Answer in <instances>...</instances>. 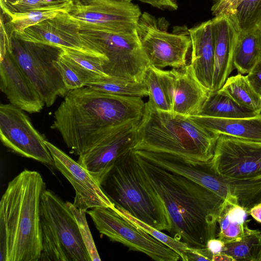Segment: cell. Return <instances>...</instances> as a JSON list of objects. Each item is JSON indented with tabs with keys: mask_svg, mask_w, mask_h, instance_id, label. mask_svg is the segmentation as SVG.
Masks as SVG:
<instances>
[{
	"mask_svg": "<svg viewBox=\"0 0 261 261\" xmlns=\"http://www.w3.org/2000/svg\"><path fill=\"white\" fill-rule=\"evenodd\" d=\"M145 103L141 97L109 94L85 86L68 91L54 113L51 128L79 156L116 127L140 121Z\"/></svg>",
	"mask_w": 261,
	"mask_h": 261,
	"instance_id": "1",
	"label": "cell"
},
{
	"mask_svg": "<svg viewBox=\"0 0 261 261\" xmlns=\"http://www.w3.org/2000/svg\"><path fill=\"white\" fill-rule=\"evenodd\" d=\"M135 154L166 208L171 223V236L189 246L205 248L207 241L217 236L218 220L225 200L196 182Z\"/></svg>",
	"mask_w": 261,
	"mask_h": 261,
	"instance_id": "2",
	"label": "cell"
},
{
	"mask_svg": "<svg viewBox=\"0 0 261 261\" xmlns=\"http://www.w3.org/2000/svg\"><path fill=\"white\" fill-rule=\"evenodd\" d=\"M46 184L24 169L8 184L0 202V260L39 261L42 250L40 202Z\"/></svg>",
	"mask_w": 261,
	"mask_h": 261,
	"instance_id": "3",
	"label": "cell"
},
{
	"mask_svg": "<svg viewBox=\"0 0 261 261\" xmlns=\"http://www.w3.org/2000/svg\"><path fill=\"white\" fill-rule=\"evenodd\" d=\"M220 135L190 117L159 110L148 100L137 127L133 149L167 153L206 162L214 155Z\"/></svg>",
	"mask_w": 261,
	"mask_h": 261,
	"instance_id": "4",
	"label": "cell"
},
{
	"mask_svg": "<svg viewBox=\"0 0 261 261\" xmlns=\"http://www.w3.org/2000/svg\"><path fill=\"white\" fill-rule=\"evenodd\" d=\"M99 184L115 207L158 230L169 232L171 223L166 208L133 149L115 163Z\"/></svg>",
	"mask_w": 261,
	"mask_h": 261,
	"instance_id": "5",
	"label": "cell"
},
{
	"mask_svg": "<svg viewBox=\"0 0 261 261\" xmlns=\"http://www.w3.org/2000/svg\"><path fill=\"white\" fill-rule=\"evenodd\" d=\"M41 261H92L76 218L66 203L50 190L40 202Z\"/></svg>",
	"mask_w": 261,
	"mask_h": 261,
	"instance_id": "6",
	"label": "cell"
},
{
	"mask_svg": "<svg viewBox=\"0 0 261 261\" xmlns=\"http://www.w3.org/2000/svg\"><path fill=\"white\" fill-rule=\"evenodd\" d=\"M80 34L85 49L105 60L102 67L107 75L143 82L150 64L137 31L117 34L81 29Z\"/></svg>",
	"mask_w": 261,
	"mask_h": 261,
	"instance_id": "7",
	"label": "cell"
},
{
	"mask_svg": "<svg viewBox=\"0 0 261 261\" xmlns=\"http://www.w3.org/2000/svg\"><path fill=\"white\" fill-rule=\"evenodd\" d=\"M7 50L46 107L51 106L58 96H65L68 92L57 66L62 47L25 41L13 33Z\"/></svg>",
	"mask_w": 261,
	"mask_h": 261,
	"instance_id": "8",
	"label": "cell"
},
{
	"mask_svg": "<svg viewBox=\"0 0 261 261\" xmlns=\"http://www.w3.org/2000/svg\"><path fill=\"white\" fill-rule=\"evenodd\" d=\"M163 18L142 13L136 31L150 66L162 69L179 68L187 65V57L192 47L189 29L176 27L171 33Z\"/></svg>",
	"mask_w": 261,
	"mask_h": 261,
	"instance_id": "9",
	"label": "cell"
},
{
	"mask_svg": "<svg viewBox=\"0 0 261 261\" xmlns=\"http://www.w3.org/2000/svg\"><path fill=\"white\" fill-rule=\"evenodd\" d=\"M86 213L99 232L132 251L143 253L156 261H177L180 256L167 246L120 216L113 208L96 207Z\"/></svg>",
	"mask_w": 261,
	"mask_h": 261,
	"instance_id": "10",
	"label": "cell"
},
{
	"mask_svg": "<svg viewBox=\"0 0 261 261\" xmlns=\"http://www.w3.org/2000/svg\"><path fill=\"white\" fill-rule=\"evenodd\" d=\"M67 12L79 22L80 29L117 34L136 31L142 14L138 5L118 0H89L83 5H73Z\"/></svg>",
	"mask_w": 261,
	"mask_h": 261,
	"instance_id": "11",
	"label": "cell"
},
{
	"mask_svg": "<svg viewBox=\"0 0 261 261\" xmlns=\"http://www.w3.org/2000/svg\"><path fill=\"white\" fill-rule=\"evenodd\" d=\"M0 138L2 143L15 153L55 166L44 137L24 111L11 103L0 105Z\"/></svg>",
	"mask_w": 261,
	"mask_h": 261,
	"instance_id": "12",
	"label": "cell"
},
{
	"mask_svg": "<svg viewBox=\"0 0 261 261\" xmlns=\"http://www.w3.org/2000/svg\"><path fill=\"white\" fill-rule=\"evenodd\" d=\"M218 174L246 180L261 178V142L220 134L210 161Z\"/></svg>",
	"mask_w": 261,
	"mask_h": 261,
	"instance_id": "13",
	"label": "cell"
},
{
	"mask_svg": "<svg viewBox=\"0 0 261 261\" xmlns=\"http://www.w3.org/2000/svg\"><path fill=\"white\" fill-rule=\"evenodd\" d=\"M55 166L67 178L75 192L73 205L87 211L96 207L114 208V204L102 191L99 182L77 162L56 146L45 140Z\"/></svg>",
	"mask_w": 261,
	"mask_h": 261,
	"instance_id": "14",
	"label": "cell"
},
{
	"mask_svg": "<svg viewBox=\"0 0 261 261\" xmlns=\"http://www.w3.org/2000/svg\"><path fill=\"white\" fill-rule=\"evenodd\" d=\"M140 121L116 127L94 147L79 155L77 162L99 183L115 163L133 149Z\"/></svg>",
	"mask_w": 261,
	"mask_h": 261,
	"instance_id": "15",
	"label": "cell"
},
{
	"mask_svg": "<svg viewBox=\"0 0 261 261\" xmlns=\"http://www.w3.org/2000/svg\"><path fill=\"white\" fill-rule=\"evenodd\" d=\"M80 30L79 22L67 12H62L54 17L27 28L22 32L13 34L18 39L25 41L50 44L93 54L85 49Z\"/></svg>",
	"mask_w": 261,
	"mask_h": 261,
	"instance_id": "16",
	"label": "cell"
},
{
	"mask_svg": "<svg viewBox=\"0 0 261 261\" xmlns=\"http://www.w3.org/2000/svg\"><path fill=\"white\" fill-rule=\"evenodd\" d=\"M211 20L215 51L211 92H215L221 88L234 69L233 58L240 30L233 14L219 15Z\"/></svg>",
	"mask_w": 261,
	"mask_h": 261,
	"instance_id": "17",
	"label": "cell"
},
{
	"mask_svg": "<svg viewBox=\"0 0 261 261\" xmlns=\"http://www.w3.org/2000/svg\"><path fill=\"white\" fill-rule=\"evenodd\" d=\"M0 89L11 104L29 113L40 112L45 103L7 51L1 58Z\"/></svg>",
	"mask_w": 261,
	"mask_h": 261,
	"instance_id": "18",
	"label": "cell"
},
{
	"mask_svg": "<svg viewBox=\"0 0 261 261\" xmlns=\"http://www.w3.org/2000/svg\"><path fill=\"white\" fill-rule=\"evenodd\" d=\"M171 70L174 78L172 113L188 117L198 115L210 92L197 81L190 64Z\"/></svg>",
	"mask_w": 261,
	"mask_h": 261,
	"instance_id": "19",
	"label": "cell"
},
{
	"mask_svg": "<svg viewBox=\"0 0 261 261\" xmlns=\"http://www.w3.org/2000/svg\"><path fill=\"white\" fill-rule=\"evenodd\" d=\"M192 51L190 65L200 84L211 92L214 67V39L212 20L189 29Z\"/></svg>",
	"mask_w": 261,
	"mask_h": 261,
	"instance_id": "20",
	"label": "cell"
},
{
	"mask_svg": "<svg viewBox=\"0 0 261 261\" xmlns=\"http://www.w3.org/2000/svg\"><path fill=\"white\" fill-rule=\"evenodd\" d=\"M190 117L216 133L261 142V113L255 117L245 118H221L202 116Z\"/></svg>",
	"mask_w": 261,
	"mask_h": 261,
	"instance_id": "21",
	"label": "cell"
},
{
	"mask_svg": "<svg viewBox=\"0 0 261 261\" xmlns=\"http://www.w3.org/2000/svg\"><path fill=\"white\" fill-rule=\"evenodd\" d=\"M174 78L171 70L149 66L144 83L149 94V100L159 110L172 112V89Z\"/></svg>",
	"mask_w": 261,
	"mask_h": 261,
	"instance_id": "22",
	"label": "cell"
},
{
	"mask_svg": "<svg viewBox=\"0 0 261 261\" xmlns=\"http://www.w3.org/2000/svg\"><path fill=\"white\" fill-rule=\"evenodd\" d=\"M248 211L240 205L225 200L218 224V238L224 243L238 241L253 231L248 227Z\"/></svg>",
	"mask_w": 261,
	"mask_h": 261,
	"instance_id": "23",
	"label": "cell"
},
{
	"mask_svg": "<svg viewBox=\"0 0 261 261\" xmlns=\"http://www.w3.org/2000/svg\"><path fill=\"white\" fill-rule=\"evenodd\" d=\"M259 114L239 105L229 97L215 91L210 92L197 116L221 118H245L255 117Z\"/></svg>",
	"mask_w": 261,
	"mask_h": 261,
	"instance_id": "24",
	"label": "cell"
},
{
	"mask_svg": "<svg viewBox=\"0 0 261 261\" xmlns=\"http://www.w3.org/2000/svg\"><path fill=\"white\" fill-rule=\"evenodd\" d=\"M260 59L259 30L240 32L234 52V68L238 73L248 74Z\"/></svg>",
	"mask_w": 261,
	"mask_h": 261,
	"instance_id": "25",
	"label": "cell"
},
{
	"mask_svg": "<svg viewBox=\"0 0 261 261\" xmlns=\"http://www.w3.org/2000/svg\"><path fill=\"white\" fill-rule=\"evenodd\" d=\"M62 49L61 57L80 75L85 83V86L88 83L109 76L103 69V64L105 61L103 58L74 49Z\"/></svg>",
	"mask_w": 261,
	"mask_h": 261,
	"instance_id": "26",
	"label": "cell"
},
{
	"mask_svg": "<svg viewBox=\"0 0 261 261\" xmlns=\"http://www.w3.org/2000/svg\"><path fill=\"white\" fill-rule=\"evenodd\" d=\"M217 91L229 97L239 105L261 113V96L251 87L246 75L238 73L228 77Z\"/></svg>",
	"mask_w": 261,
	"mask_h": 261,
	"instance_id": "27",
	"label": "cell"
},
{
	"mask_svg": "<svg viewBox=\"0 0 261 261\" xmlns=\"http://www.w3.org/2000/svg\"><path fill=\"white\" fill-rule=\"evenodd\" d=\"M86 86L112 94L141 97L149 95L144 82H134L115 76L104 77L88 83Z\"/></svg>",
	"mask_w": 261,
	"mask_h": 261,
	"instance_id": "28",
	"label": "cell"
},
{
	"mask_svg": "<svg viewBox=\"0 0 261 261\" xmlns=\"http://www.w3.org/2000/svg\"><path fill=\"white\" fill-rule=\"evenodd\" d=\"M0 5L7 15L33 10L67 12L73 6L71 0H0Z\"/></svg>",
	"mask_w": 261,
	"mask_h": 261,
	"instance_id": "29",
	"label": "cell"
},
{
	"mask_svg": "<svg viewBox=\"0 0 261 261\" xmlns=\"http://www.w3.org/2000/svg\"><path fill=\"white\" fill-rule=\"evenodd\" d=\"M261 247V231L253 230L238 241L225 243L222 253L231 256L235 261H256Z\"/></svg>",
	"mask_w": 261,
	"mask_h": 261,
	"instance_id": "30",
	"label": "cell"
},
{
	"mask_svg": "<svg viewBox=\"0 0 261 261\" xmlns=\"http://www.w3.org/2000/svg\"><path fill=\"white\" fill-rule=\"evenodd\" d=\"M120 216L130 222L134 225L146 231L155 239L163 243L177 253L183 261H188L187 250L189 246L186 243L176 240L169 236L161 230H158L147 224L135 218L122 208L114 207L113 208Z\"/></svg>",
	"mask_w": 261,
	"mask_h": 261,
	"instance_id": "31",
	"label": "cell"
},
{
	"mask_svg": "<svg viewBox=\"0 0 261 261\" xmlns=\"http://www.w3.org/2000/svg\"><path fill=\"white\" fill-rule=\"evenodd\" d=\"M241 32L261 28V0H243L233 14Z\"/></svg>",
	"mask_w": 261,
	"mask_h": 261,
	"instance_id": "32",
	"label": "cell"
},
{
	"mask_svg": "<svg viewBox=\"0 0 261 261\" xmlns=\"http://www.w3.org/2000/svg\"><path fill=\"white\" fill-rule=\"evenodd\" d=\"M64 12L58 10H33L7 15L9 21L6 23L12 33L22 32L27 28L36 25L59 13Z\"/></svg>",
	"mask_w": 261,
	"mask_h": 261,
	"instance_id": "33",
	"label": "cell"
},
{
	"mask_svg": "<svg viewBox=\"0 0 261 261\" xmlns=\"http://www.w3.org/2000/svg\"><path fill=\"white\" fill-rule=\"evenodd\" d=\"M66 202L76 218L81 234L92 261L101 260L87 223L86 217V211L77 208L70 202Z\"/></svg>",
	"mask_w": 261,
	"mask_h": 261,
	"instance_id": "34",
	"label": "cell"
},
{
	"mask_svg": "<svg viewBox=\"0 0 261 261\" xmlns=\"http://www.w3.org/2000/svg\"><path fill=\"white\" fill-rule=\"evenodd\" d=\"M57 66L64 83L69 91L85 86V83L80 75L61 56L57 61Z\"/></svg>",
	"mask_w": 261,
	"mask_h": 261,
	"instance_id": "35",
	"label": "cell"
},
{
	"mask_svg": "<svg viewBox=\"0 0 261 261\" xmlns=\"http://www.w3.org/2000/svg\"><path fill=\"white\" fill-rule=\"evenodd\" d=\"M243 0H215L211 11L214 16L225 14H233Z\"/></svg>",
	"mask_w": 261,
	"mask_h": 261,
	"instance_id": "36",
	"label": "cell"
},
{
	"mask_svg": "<svg viewBox=\"0 0 261 261\" xmlns=\"http://www.w3.org/2000/svg\"><path fill=\"white\" fill-rule=\"evenodd\" d=\"M187 260H212L213 254L205 248L189 246L187 250Z\"/></svg>",
	"mask_w": 261,
	"mask_h": 261,
	"instance_id": "37",
	"label": "cell"
},
{
	"mask_svg": "<svg viewBox=\"0 0 261 261\" xmlns=\"http://www.w3.org/2000/svg\"><path fill=\"white\" fill-rule=\"evenodd\" d=\"M246 76L254 91L261 96V59Z\"/></svg>",
	"mask_w": 261,
	"mask_h": 261,
	"instance_id": "38",
	"label": "cell"
},
{
	"mask_svg": "<svg viewBox=\"0 0 261 261\" xmlns=\"http://www.w3.org/2000/svg\"><path fill=\"white\" fill-rule=\"evenodd\" d=\"M225 243L218 238H213L209 240L206 245V248L214 255L222 253Z\"/></svg>",
	"mask_w": 261,
	"mask_h": 261,
	"instance_id": "39",
	"label": "cell"
},
{
	"mask_svg": "<svg viewBox=\"0 0 261 261\" xmlns=\"http://www.w3.org/2000/svg\"><path fill=\"white\" fill-rule=\"evenodd\" d=\"M248 214L256 221L261 223V203L252 206L249 210Z\"/></svg>",
	"mask_w": 261,
	"mask_h": 261,
	"instance_id": "40",
	"label": "cell"
},
{
	"mask_svg": "<svg viewBox=\"0 0 261 261\" xmlns=\"http://www.w3.org/2000/svg\"><path fill=\"white\" fill-rule=\"evenodd\" d=\"M212 261H235L234 259L230 255L225 253H221L218 254L214 255L212 258Z\"/></svg>",
	"mask_w": 261,
	"mask_h": 261,
	"instance_id": "41",
	"label": "cell"
},
{
	"mask_svg": "<svg viewBox=\"0 0 261 261\" xmlns=\"http://www.w3.org/2000/svg\"><path fill=\"white\" fill-rule=\"evenodd\" d=\"M89 0H71L73 5H80L86 3Z\"/></svg>",
	"mask_w": 261,
	"mask_h": 261,
	"instance_id": "42",
	"label": "cell"
},
{
	"mask_svg": "<svg viewBox=\"0 0 261 261\" xmlns=\"http://www.w3.org/2000/svg\"><path fill=\"white\" fill-rule=\"evenodd\" d=\"M256 261H261V247L260 248L259 253L256 258Z\"/></svg>",
	"mask_w": 261,
	"mask_h": 261,
	"instance_id": "43",
	"label": "cell"
},
{
	"mask_svg": "<svg viewBox=\"0 0 261 261\" xmlns=\"http://www.w3.org/2000/svg\"><path fill=\"white\" fill-rule=\"evenodd\" d=\"M259 35H260V47H261V28L259 29Z\"/></svg>",
	"mask_w": 261,
	"mask_h": 261,
	"instance_id": "44",
	"label": "cell"
},
{
	"mask_svg": "<svg viewBox=\"0 0 261 261\" xmlns=\"http://www.w3.org/2000/svg\"><path fill=\"white\" fill-rule=\"evenodd\" d=\"M118 1H127V2H132V0H118Z\"/></svg>",
	"mask_w": 261,
	"mask_h": 261,
	"instance_id": "45",
	"label": "cell"
}]
</instances>
